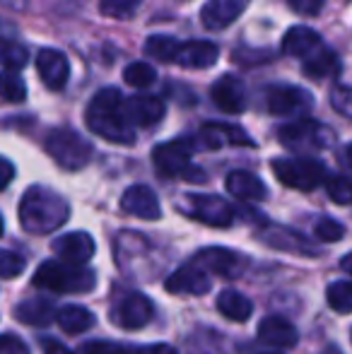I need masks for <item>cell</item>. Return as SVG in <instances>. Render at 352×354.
I'll list each match as a JSON object with an SVG mask.
<instances>
[{"label": "cell", "mask_w": 352, "mask_h": 354, "mask_svg": "<svg viewBox=\"0 0 352 354\" xmlns=\"http://www.w3.org/2000/svg\"><path fill=\"white\" fill-rule=\"evenodd\" d=\"M123 102H126V97L113 87H106L94 94L85 113L89 131L113 145L136 142V126L128 121Z\"/></svg>", "instance_id": "1"}, {"label": "cell", "mask_w": 352, "mask_h": 354, "mask_svg": "<svg viewBox=\"0 0 352 354\" xmlns=\"http://www.w3.org/2000/svg\"><path fill=\"white\" fill-rule=\"evenodd\" d=\"M71 207L66 198L46 186H32L19 203V222L29 234H51L68 222Z\"/></svg>", "instance_id": "2"}, {"label": "cell", "mask_w": 352, "mask_h": 354, "mask_svg": "<svg viewBox=\"0 0 352 354\" xmlns=\"http://www.w3.org/2000/svg\"><path fill=\"white\" fill-rule=\"evenodd\" d=\"M34 284L56 294H87L97 284V275L87 266L68 261H46L34 272Z\"/></svg>", "instance_id": "3"}, {"label": "cell", "mask_w": 352, "mask_h": 354, "mask_svg": "<svg viewBox=\"0 0 352 354\" xmlns=\"http://www.w3.org/2000/svg\"><path fill=\"white\" fill-rule=\"evenodd\" d=\"M44 147H46L48 157L66 171H80L94 154L92 142L73 128H53L44 140Z\"/></svg>", "instance_id": "4"}, {"label": "cell", "mask_w": 352, "mask_h": 354, "mask_svg": "<svg viewBox=\"0 0 352 354\" xmlns=\"http://www.w3.org/2000/svg\"><path fill=\"white\" fill-rule=\"evenodd\" d=\"M193 140H169L152 149L155 169L167 178H186V181H205V171L191 164Z\"/></svg>", "instance_id": "5"}, {"label": "cell", "mask_w": 352, "mask_h": 354, "mask_svg": "<svg viewBox=\"0 0 352 354\" xmlns=\"http://www.w3.org/2000/svg\"><path fill=\"white\" fill-rule=\"evenodd\" d=\"M277 181L295 191H314L326 181V167L311 157H285L272 162Z\"/></svg>", "instance_id": "6"}, {"label": "cell", "mask_w": 352, "mask_h": 354, "mask_svg": "<svg viewBox=\"0 0 352 354\" xmlns=\"http://www.w3.org/2000/svg\"><path fill=\"white\" fill-rule=\"evenodd\" d=\"M178 210L207 227H230L234 222V207L220 196H207V193H191L178 203Z\"/></svg>", "instance_id": "7"}, {"label": "cell", "mask_w": 352, "mask_h": 354, "mask_svg": "<svg viewBox=\"0 0 352 354\" xmlns=\"http://www.w3.org/2000/svg\"><path fill=\"white\" fill-rule=\"evenodd\" d=\"M277 138L285 147L304 152V149H324L333 142V131L324 123L311 121V118H299L287 126L277 128Z\"/></svg>", "instance_id": "8"}, {"label": "cell", "mask_w": 352, "mask_h": 354, "mask_svg": "<svg viewBox=\"0 0 352 354\" xmlns=\"http://www.w3.org/2000/svg\"><path fill=\"white\" fill-rule=\"evenodd\" d=\"M155 306L145 294L128 292L121 299H116L111 306V321L123 330H140L150 323Z\"/></svg>", "instance_id": "9"}, {"label": "cell", "mask_w": 352, "mask_h": 354, "mask_svg": "<svg viewBox=\"0 0 352 354\" xmlns=\"http://www.w3.org/2000/svg\"><path fill=\"white\" fill-rule=\"evenodd\" d=\"M193 263L201 266L203 270L212 272V275L227 277V280H237L246 270V258L241 253L232 251V248H222V246L201 248L196 253V261Z\"/></svg>", "instance_id": "10"}, {"label": "cell", "mask_w": 352, "mask_h": 354, "mask_svg": "<svg viewBox=\"0 0 352 354\" xmlns=\"http://www.w3.org/2000/svg\"><path fill=\"white\" fill-rule=\"evenodd\" d=\"M266 104L272 116H304L314 106V97L295 84H280L268 89Z\"/></svg>", "instance_id": "11"}, {"label": "cell", "mask_w": 352, "mask_h": 354, "mask_svg": "<svg viewBox=\"0 0 352 354\" xmlns=\"http://www.w3.org/2000/svg\"><path fill=\"white\" fill-rule=\"evenodd\" d=\"M251 0H207L201 8V22L210 32H220L227 29L234 19L244 15Z\"/></svg>", "instance_id": "12"}, {"label": "cell", "mask_w": 352, "mask_h": 354, "mask_svg": "<svg viewBox=\"0 0 352 354\" xmlns=\"http://www.w3.org/2000/svg\"><path fill=\"white\" fill-rule=\"evenodd\" d=\"M121 210L126 214H133L138 219H160L162 207L160 198L145 183H136V186L126 188V193L121 196Z\"/></svg>", "instance_id": "13"}, {"label": "cell", "mask_w": 352, "mask_h": 354, "mask_svg": "<svg viewBox=\"0 0 352 354\" xmlns=\"http://www.w3.org/2000/svg\"><path fill=\"white\" fill-rule=\"evenodd\" d=\"M210 97L222 113H241L246 109V84L234 75H222L212 84Z\"/></svg>", "instance_id": "14"}, {"label": "cell", "mask_w": 352, "mask_h": 354, "mask_svg": "<svg viewBox=\"0 0 352 354\" xmlns=\"http://www.w3.org/2000/svg\"><path fill=\"white\" fill-rule=\"evenodd\" d=\"M165 289L169 294H188V297H203L210 292V277L205 275L201 266L191 263V266L178 268L176 272H172L165 282Z\"/></svg>", "instance_id": "15"}, {"label": "cell", "mask_w": 352, "mask_h": 354, "mask_svg": "<svg viewBox=\"0 0 352 354\" xmlns=\"http://www.w3.org/2000/svg\"><path fill=\"white\" fill-rule=\"evenodd\" d=\"M37 73L48 89H63L71 80V63L56 48H41L37 56Z\"/></svg>", "instance_id": "16"}, {"label": "cell", "mask_w": 352, "mask_h": 354, "mask_svg": "<svg viewBox=\"0 0 352 354\" xmlns=\"http://www.w3.org/2000/svg\"><path fill=\"white\" fill-rule=\"evenodd\" d=\"M126 106V116L133 126L138 128H152L165 118V102L160 97H150V94H138V97H131L123 102Z\"/></svg>", "instance_id": "17"}, {"label": "cell", "mask_w": 352, "mask_h": 354, "mask_svg": "<svg viewBox=\"0 0 352 354\" xmlns=\"http://www.w3.org/2000/svg\"><path fill=\"white\" fill-rule=\"evenodd\" d=\"M198 142L207 149H220L225 145H241V147H256V142L249 138V133L239 126H222V123H207L198 133Z\"/></svg>", "instance_id": "18"}, {"label": "cell", "mask_w": 352, "mask_h": 354, "mask_svg": "<svg viewBox=\"0 0 352 354\" xmlns=\"http://www.w3.org/2000/svg\"><path fill=\"white\" fill-rule=\"evenodd\" d=\"M51 248L56 256H61V261L85 266L94 256V239L87 232H71V234H63L61 239H56L51 243Z\"/></svg>", "instance_id": "19"}, {"label": "cell", "mask_w": 352, "mask_h": 354, "mask_svg": "<svg viewBox=\"0 0 352 354\" xmlns=\"http://www.w3.org/2000/svg\"><path fill=\"white\" fill-rule=\"evenodd\" d=\"M220 58V46L212 41H181L176 53V61L181 68H188V71H205V68H212Z\"/></svg>", "instance_id": "20"}, {"label": "cell", "mask_w": 352, "mask_h": 354, "mask_svg": "<svg viewBox=\"0 0 352 354\" xmlns=\"http://www.w3.org/2000/svg\"><path fill=\"white\" fill-rule=\"evenodd\" d=\"M324 46L321 41V34L314 32L311 27H292L290 32L282 37V53L285 56H295V58H309L311 53H316Z\"/></svg>", "instance_id": "21"}, {"label": "cell", "mask_w": 352, "mask_h": 354, "mask_svg": "<svg viewBox=\"0 0 352 354\" xmlns=\"http://www.w3.org/2000/svg\"><path fill=\"white\" fill-rule=\"evenodd\" d=\"M259 340L272 347H295L299 340V333L282 316H268L259 326Z\"/></svg>", "instance_id": "22"}, {"label": "cell", "mask_w": 352, "mask_h": 354, "mask_svg": "<svg viewBox=\"0 0 352 354\" xmlns=\"http://www.w3.org/2000/svg\"><path fill=\"white\" fill-rule=\"evenodd\" d=\"M227 191L234 198H239V201H249V203H259L268 198L266 183L251 171H232L227 176Z\"/></svg>", "instance_id": "23"}, {"label": "cell", "mask_w": 352, "mask_h": 354, "mask_svg": "<svg viewBox=\"0 0 352 354\" xmlns=\"http://www.w3.org/2000/svg\"><path fill=\"white\" fill-rule=\"evenodd\" d=\"M56 313L58 311L53 308V304L48 299H27V301L15 306V318L34 328H44L48 323H53Z\"/></svg>", "instance_id": "24"}, {"label": "cell", "mask_w": 352, "mask_h": 354, "mask_svg": "<svg viewBox=\"0 0 352 354\" xmlns=\"http://www.w3.org/2000/svg\"><path fill=\"white\" fill-rule=\"evenodd\" d=\"M217 311L225 318H230V321L244 323V321H249L251 313H254V304L241 292H237V289H225V292H220V297H217Z\"/></svg>", "instance_id": "25"}, {"label": "cell", "mask_w": 352, "mask_h": 354, "mask_svg": "<svg viewBox=\"0 0 352 354\" xmlns=\"http://www.w3.org/2000/svg\"><path fill=\"white\" fill-rule=\"evenodd\" d=\"M56 323L68 335H80V333H85L94 326V313L87 311L85 306L71 304V306H63L61 311L56 313Z\"/></svg>", "instance_id": "26"}, {"label": "cell", "mask_w": 352, "mask_h": 354, "mask_svg": "<svg viewBox=\"0 0 352 354\" xmlns=\"http://www.w3.org/2000/svg\"><path fill=\"white\" fill-rule=\"evenodd\" d=\"M302 71H304V75H309V77H331V75H335L340 71L338 53L328 46H321L316 53L304 58Z\"/></svg>", "instance_id": "27"}, {"label": "cell", "mask_w": 352, "mask_h": 354, "mask_svg": "<svg viewBox=\"0 0 352 354\" xmlns=\"http://www.w3.org/2000/svg\"><path fill=\"white\" fill-rule=\"evenodd\" d=\"M266 241L268 246L272 248H280V251H292V253H304V256H314V248L306 246V241L299 236L297 232H287V229H277L270 227V232L266 234Z\"/></svg>", "instance_id": "28"}, {"label": "cell", "mask_w": 352, "mask_h": 354, "mask_svg": "<svg viewBox=\"0 0 352 354\" xmlns=\"http://www.w3.org/2000/svg\"><path fill=\"white\" fill-rule=\"evenodd\" d=\"M29 61L27 46H22L19 41L8 37H0V66L5 71H22Z\"/></svg>", "instance_id": "29"}, {"label": "cell", "mask_w": 352, "mask_h": 354, "mask_svg": "<svg viewBox=\"0 0 352 354\" xmlns=\"http://www.w3.org/2000/svg\"><path fill=\"white\" fill-rule=\"evenodd\" d=\"M181 41L169 34H157V37H150L145 41V53L150 58H157V61H165V63H174L176 61V53Z\"/></svg>", "instance_id": "30"}, {"label": "cell", "mask_w": 352, "mask_h": 354, "mask_svg": "<svg viewBox=\"0 0 352 354\" xmlns=\"http://www.w3.org/2000/svg\"><path fill=\"white\" fill-rule=\"evenodd\" d=\"M0 99L12 102V104H19L27 99V84H24V80L17 75V71L0 73Z\"/></svg>", "instance_id": "31"}, {"label": "cell", "mask_w": 352, "mask_h": 354, "mask_svg": "<svg viewBox=\"0 0 352 354\" xmlns=\"http://www.w3.org/2000/svg\"><path fill=\"white\" fill-rule=\"evenodd\" d=\"M326 299H328V306L335 313H352V282L350 280L331 282V287L326 289Z\"/></svg>", "instance_id": "32"}, {"label": "cell", "mask_w": 352, "mask_h": 354, "mask_svg": "<svg viewBox=\"0 0 352 354\" xmlns=\"http://www.w3.org/2000/svg\"><path fill=\"white\" fill-rule=\"evenodd\" d=\"M123 80H126L131 87H138V89H145L150 84L157 82V71L145 61H136L123 71Z\"/></svg>", "instance_id": "33"}, {"label": "cell", "mask_w": 352, "mask_h": 354, "mask_svg": "<svg viewBox=\"0 0 352 354\" xmlns=\"http://www.w3.org/2000/svg\"><path fill=\"white\" fill-rule=\"evenodd\" d=\"M142 0H99V12L111 19H131L140 10Z\"/></svg>", "instance_id": "34"}, {"label": "cell", "mask_w": 352, "mask_h": 354, "mask_svg": "<svg viewBox=\"0 0 352 354\" xmlns=\"http://www.w3.org/2000/svg\"><path fill=\"white\" fill-rule=\"evenodd\" d=\"M326 193L335 205H352V178L343 174L326 176Z\"/></svg>", "instance_id": "35"}, {"label": "cell", "mask_w": 352, "mask_h": 354, "mask_svg": "<svg viewBox=\"0 0 352 354\" xmlns=\"http://www.w3.org/2000/svg\"><path fill=\"white\" fill-rule=\"evenodd\" d=\"M24 270V258L8 248H0V277L3 280H12V277L22 275Z\"/></svg>", "instance_id": "36"}, {"label": "cell", "mask_w": 352, "mask_h": 354, "mask_svg": "<svg viewBox=\"0 0 352 354\" xmlns=\"http://www.w3.org/2000/svg\"><path fill=\"white\" fill-rule=\"evenodd\" d=\"M316 232V239L326 243H333V241H340L345 236V227L338 222V219H331V217H321L314 227Z\"/></svg>", "instance_id": "37"}, {"label": "cell", "mask_w": 352, "mask_h": 354, "mask_svg": "<svg viewBox=\"0 0 352 354\" xmlns=\"http://www.w3.org/2000/svg\"><path fill=\"white\" fill-rule=\"evenodd\" d=\"M331 106L345 118H352V87H338L331 89Z\"/></svg>", "instance_id": "38"}, {"label": "cell", "mask_w": 352, "mask_h": 354, "mask_svg": "<svg viewBox=\"0 0 352 354\" xmlns=\"http://www.w3.org/2000/svg\"><path fill=\"white\" fill-rule=\"evenodd\" d=\"M287 3L302 17H314V15H319L324 10L326 0H287Z\"/></svg>", "instance_id": "39"}, {"label": "cell", "mask_w": 352, "mask_h": 354, "mask_svg": "<svg viewBox=\"0 0 352 354\" xmlns=\"http://www.w3.org/2000/svg\"><path fill=\"white\" fill-rule=\"evenodd\" d=\"M0 354H29V347L12 333L0 335Z\"/></svg>", "instance_id": "40"}, {"label": "cell", "mask_w": 352, "mask_h": 354, "mask_svg": "<svg viewBox=\"0 0 352 354\" xmlns=\"http://www.w3.org/2000/svg\"><path fill=\"white\" fill-rule=\"evenodd\" d=\"M121 354H178L172 345H145V347H123Z\"/></svg>", "instance_id": "41"}, {"label": "cell", "mask_w": 352, "mask_h": 354, "mask_svg": "<svg viewBox=\"0 0 352 354\" xmlns=\"http://www.w3.org/2000/svg\"><path fill=\"white\" fill-rule=\"evenodd\" d=\"M12 178H15L12 162H10V159H5V157H0V191H3V188H8L10 183H12Z\"/></svg>", "instance_id": "42"}, {"label": "cell", "mask_w": 352, "mask_h": 354, "mask_svg": "<svg viewBox=\"0 0 352 354\" xmlns=\"http://www.w3.org/2000/svg\"><path fill=\"white\" fill-rule=\"evenodd\" d=\"M46 354H75V352L68 350V347L61 345V342H48V345H46Z\"/></svg>", "instance_id": "43"}, {"label": "cell", "mask_w": 352, "mask_h": 354, "mask_svg": "<svg viewBox=\"0 0 352 354\" xmlns=\"http://www.w3.org/2000/svg\"><path fill=\"white\" fill-rule=\"evenodd\" d=\"M340 268H343V270L352 277V253H348V256H345L343 261H340Z\"/></svg>", "instance_id": "44"}, {"label": "cell", "mask_w": 352, "mask_h": 354, "mask_svg": "<svg viewBox=\"0 0 352 354\" xmlns=\"http://www.w3.org/2000/svg\"><path fill=\"white\" fill-rule=\"evenodd\" d=\"M343 162L352 169V142H350V145H345V147H343Z\"/></svg>", "instance_id": "45"}, {"label": "cell", "mask_w": 352, "mask_h": 354, "mask_svg": "<svg viewBox=\"0 0 352 354\" xmlns=\"http://www.w3.org/2000/svg\"><path fill=\"white\" fill-rule=\"evenodd\" d=\"M321 354H340V350H338V347H326Z\"/></svg>", "instance_id": "46"}, {"label": "cell", "mask_w": 352, "mask_h": 354, "mask_svg": "<svg viewBox=\"0 0 352 354\" xmlns=\"http://www.w3.org/2000/svg\"><path fill=\"white\" fill-rule=\"evenodd\" d=\"M3 229H5V222H3V217H0V236H3Z\"/></svg>", "instance_id": "47"}]
</instances>
